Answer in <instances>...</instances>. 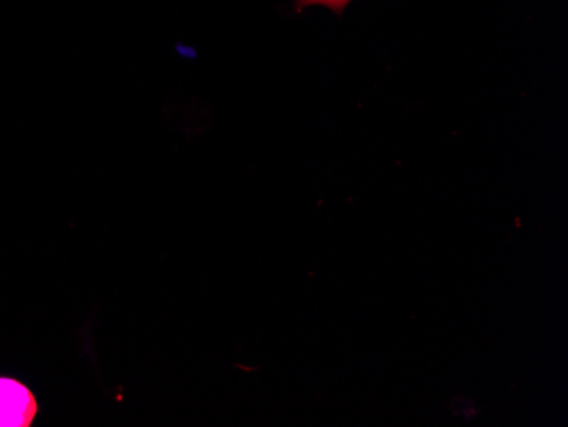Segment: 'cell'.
<instances>
[{
  "label": "cell",
  "instance_id": "obj_1",
  "mask_svg": "<svg viewBox=\"0 0 568 427\" xmlns=\"http://www.w3.org/2000/svg\"><path fill=\"white\" fill-rule=\"evenodd\" d=\"M40 414L37 395L28 385L0 376V427H31Z\"/></svg>",
  "mask_w": 568,
  "mask_h": 427
},
{
  "label": "cell",
  "instance_id": "obj_2",
  "mask_svg": "<svg viewBox=\"0 0 568 427\" xmlns=\"http://www.w3.org/2000/svg\"><path fill=\"white\" fill-rule=\"evenodd\" d=\"M351 2L353 0H295V11L302 12L303 9L310 8V6H322V8L331 9L332 12L341 16Z\"/></svg>",
  "mask_w": 568,
  "mask_h": 427
}]
</instances>
